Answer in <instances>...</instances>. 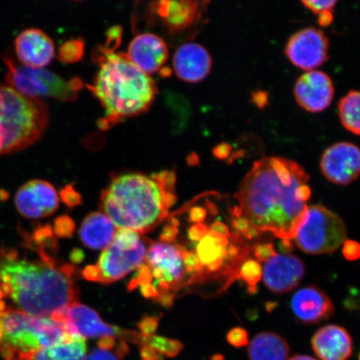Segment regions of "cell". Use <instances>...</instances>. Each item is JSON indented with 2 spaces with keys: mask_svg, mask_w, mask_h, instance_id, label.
<instances>
[{
  "mask_svg": "<svg viewBox=\"0 0 360 360\" xmlns=\"http://www.w3.org/2000/svg\"><path fill=\"white\" fill-rule=\"evenodd\" d=\"M309 176L295 161L281 157L256 161L235 198L238 209L259 233L292 240L302 224L311 196Z\"/></svg>",
  "mask_w": 360,
  "mask_h": 360,
  "instance_id": "6da1fadb",
  "label": "cell"
},
{
  "mask_svg": "<svg viewBox=\"0 0 360 360\" xmlns=\"http://www.w3.org/2000/svg\"><path fill=\"white\" fill-rule=\"evenodd\" d=\"M38 252V258L22 256L11 248L0 247V292L10 297L16 309L34 316L51 317L53 312L77 302L74 265L56 259L57 245H45L24 235Z\"/></svg>",
  "mask_w": 360,
  "mask_h": 360,
  "instance_id": "7a4b0ae2",
  "label": "cell"
},
{
  "mask_svg": "<svg viewBox=\"0 0 360 360\" xmlns=\"http://www.w3.org/2000/svg\"><path fill=\"white\" fill-rule=\"evenodd\" d=\"M174 171L152 174L115 175L101 196V207L120 229L150 232L167 219L177 200Z\"/></svg>",
  "mask_w": 360,
  "mask_h": 360,
  "instance_id": "3957f363",
  "label": "cell"
},
{
  "mask_svg": "<svg viewBox=\"0 0 360 360\" xmlns=\"http://www.w3.org/2000/svg\"><path fill=\"white\" fill-rule=\"evenodd\" d=\"M92 60L98 70L87 87L105 110L98 127L109 129L150 109L157 96V85L133 64L127 53H115L101 44L94 48Z\"/></svg>",
  "mask_w": 360,
  "mask_h": 360,
  "instance_id": "277c9868",
  "label": "cell"
},
{
  "mask_svg": "<svg viewBox=\"0 0 360 360\" xmlns=\"http://www.w3.org/2000/svg\"><path fill=\"white\" fill-rule=\"evenodd\" d=\"M210 0H134L131 29L151 33L176 47L197 37L207 25Z\"/></svg>",
  "mask_w": 360,
  "mask_h": 360,
  "instance_id": "5b68a950",
  "label": "cell"
},
{
  "mask_svg": "<svg viewBox=\"0 0 360 360\" xmlns=\"http://www.w3.org/2000/svg\"><path fill=\"white\" fill-rule=\"evenodd\" d=\"M49 123V110L44 101L22 96L8 84H0V155L33 146Z\"/></svg>",
  "mask_w": 360,
  "mask_h": 360,
  "instance_id": "8992f818",
  "label": "cell"
},
{
  "mask_svg": "<svg viewBox=\"0 0 360 360\" xmlns=\"http://www.w3.org/2000/svg\"><path fill=\"white\" fill-rule=\"evenodd\" d=\"M186 250L176 243L154 242L148 246L145 263L129 285L164 306L173 304L180 290L188 287L184 255Z\"/></svg>",
  "mask_w": 360,
  "mask_h": 360,
  "instance_id": "52a82bcc",
  "label": "cell"
},
{
  "mask_svg": "<svg viewBox=\"0 0 360 360\" xmlns=\"http://www.w3.org/2000/svg\"><path fill=\"white\" fill-rule=\"evenodd\" d=\"M75 336L51 317L34 316L13 307L0 312V355L6 360L65 343Z\"/></svg>",
  "mask_w": 360,
  "mask_h": 360,
  "instance_id": "ba28073f",
  "label": "cell"
},
{
  "mask_svg": "<svg viewBox=\"0 0 360 360\" xmlns=\"http://www.w3.org/2000/svg\"><path fill=\"white\" fill-rule=\"evenodd\" d=\"M150 243L132 229H120L103 250L98 263L83 270V276L105 285L118 281L141 267Z\"/></svg>",
  "mask_w": 360,
  "mask_h": 360,
  "instance_id": "9c48e42d",
  "label": "cell"
},
{
  "mask_svg": "<svg viewBox=\"0 0 360 360\" xmlns=\"http://www.w3.org/2000/svg\"><path fill=\"white\" fill-rule=\"evenodd\" d=\"M4 60L8 67V84L22 96L73 102L77 100L78 94L84 87L83 80L79 78L66 80L53 72L18 64L8 55L4 57Z\"/></svg>",
  "mask_w": 360,
  "mask_h": 360,
  "instance_id": "30bf717a",
  "label": "cell"
},
{
  "mask_svg": "<svg viewBox=\"0 0 360 360\" xmlns=\"http://www.w3.org/2000/svg\"><path fill=\"white\" fill-rule=\"evenodd\" d=\"M347 236L340 216L322 205L308 207L295 236L296 245L310 255L331 254L344 245Z\"/></svg>",
  "mask_w": 360,
  "mask_h": 360,
  "instance_id": "8fae6325",
  "label": "cell"
},
{
  "mask_svg": "<svg viewBox=\"0 0 360 360\" xmlns=\"http://www.w3.org/2000/svg\"><path fill=\"white\" fill-rule=\"evenodd\" d=\"M53 321L64 323L71 335L90 338L114 337L137 345H146L147 337L136 332L124 330L103 321L96 310L78 302L71 303L56 310L51 316Z\"/></svg>",
  "mask_w": 360,
  "mask_h": 360,
  "instance_id": "7c38bea8",
  "label": "cell"
},
{
  "mask_svg": "<svg viewBox=\"0 0 360 360\" xmlns=\"http://www.w3.org/2000/svg\"><path fill=\"white\" fill-rule=\"evenodd\" d=\"M328 39L323 31L309 27L291 36L285 55L299 69L313 71L328 60Z\"/></svg>",
  "mask_w": 360,
  "mask_h": 360,
  "instance_id": "4fadbf2b",
  "label": "cell"
},
{
  "mask_svg": "<svg viewBox=\"0 0 360 360\" xmlns=\"http://www.w3.org/2000/svg\"><path fill=\"white\" fill-rule=\"evenodd\" d=\"M321 167L330 181L346 186L360 174V150L351 143H335L323 153Z\"/></svg>",
  "mask_w": 360,
  "mask_h": 360,
  "instance_id": "5bb4252c",
  "label": "cell"
},
{
  "mask_svg": "<svg viewBox=\"0 0 360 360\" xmlns=\"http://www.w3.org/2000/svg\"><path fill=\"white\" fill-rule=\"evenodd\" d=\"M15 205L24 217L42 219L56 212L58 207V197L51 183L44 180H31L18 191Z\"/></svg>",
  "mask_w": 360,
  "mask_h": 360,
  "instance_id": "9a60e30c",
  "label": "cell"
},
{
  "mask_svg": "<svg viewBox=\"0 0 360 360\" xmlns=\"http://www.w3.org/2000/svg\"><path fill=\"white\" fill-rule=\"evenodd\" d=\"M335 88L328 75L309 71L300 76L295 86V98L306 111L319 112L327 109L334 98Z\"/></svg>",
  "mask_w": 360,
  "mask_h": 360,
  "instance_id": "2e32d148",
  "label": "cell"
},
{
  "mask_svg": "<svg viewBox=\"0 0 360 360\" xmlns=\"http://www.w3.org/2000/svg\"><path fill=\"white\" fill-rule=\"evenodd\" d=\"M15 49L21 65L34 69H43L51 65L56 57V45L43 30L27 29L17 36Z\"/></svg>",
  "mask_w": 360,
  "mask_h": 360,
  "instance_id": "e0dca14e",
  "label": "cell"
},
{
  "mask_svg": "<svg viewBox=\"0 0 360 360\" xmlns=\"http://www.w3.org/2000/svg\"><path fill=\"white\" fill-rule=\"evenodd\" d=\"M304 276V265L292 255H276L265 263L263 278L268 289L276 294H285L297 286Z\"/></svg>",
  "mask_w": 360,
  "mask_h": 360,
  "instance_id": "ac0fdd59",
  "label": "cell"
},
{
  "mask_svg": "<svg viewBox=\"0 0 360 360\" xmlns=\"http://www.w3.org/2000/svg\"><path fill=\"white\" fill-rule=\"evenodd\" d=\"M127 56L143 73L155 74L168 60V44L155 34H139L129 44Z\"/></svg>",
  "mask_w": 360,
  "mask_h": 360,
  "instance_id": "d6986e66",
  "label": "cell"
},
{
  "mask_svg": "<svg viewBox=\"0 0 360 360\" xmlns=\"http://www.w3.org/2000/svg\"><path fill=\"white\" fill-rule=\"evenodd\" d=\"M212 58L202 45L186 42L179 45L173 58L175 75L187 83H199L212 69Z\"/></svg>",
  "mask_w": 360,
  "mask_h": 360,
  "instance_id": "ffe728a7",
  "label": "cell"
},
{
  "mask_svg": "<svg viewBox=\"0 0 360 360\" xmlns=\"http://www.w3.org/2000/svg\"><path fill=\"white\" fill-rule=\"evenodd\" d=\"M290 307L295 318L306 325H313L331 318L334 305L325 291L316 286L302 288L292 297Z\"/></svg>",
  "mask_w": 360,
  "mask_h": 360,
  "instance_id": "44dd1931",
  "label": "cell"
},
{
  "mask_svg": "<svg viewBox=\"0 0 360 360\" xmlns=\"http://www.w3.org/2000/svg\"><path fill=\"white\" fill-rule=\"evenodd\" d=\"M311 345L321 360H348L353 352V341L345 328L328 325L315 332Z\"/></svg>",
  "mask_w": 360,
  "mask_h": 360,
  "instance_id": "7402d4cb",
  "label": "cell"
},
{
  "mask_svg": "<svg viewBox=\"0 0 360 360\" xmlns=\"http://www.w3.org/2000/svg\"><path fill=\"white\" fill-rule=\"evenodd\" d=\"M116 232L115 225L105 213H90L79 229V237L84 246L94 250H105Z\"/></svg>",
  "mask_w": 360,
  "mask_h": 360,
  "instance_id": "603a6c76",
  "label": "cell"
},
{
  "mask_svg": "<svg viewBox=\"0 0 360 360\" xmlns=\"http://www.w3.org/2000/svg\"><path fill=\"white\" fill-rule=\"evenodd\" d=\"M290 354L289 344L274 332H261L249 343L250 360H288Z\"/></svg>",
  "mask_w": 360,
  "mask_h": 360,
  "instance_id": "cb8c5ba5",
  "label": "cell"
},
{
  "mask_svg": "<svg viewBox=\"0 0 360 360\" xmlns=\"http://www.w3.org/2000/svg\"><path fill=\"white\" fill-rule=\"evenodd\" d=\"M86 340L80 336L34 352L17 355L11 360H84L87 355Z\"/></svg>",
  "mask_w": 360,
  "mask_h": 360,
  "instance_id": "d4e9b609",
  "label": "cell"
},
{
  "mask_svg": "<svg viewBox=\"0 0 360 360\" xmlns=\"http://www.w3.org/2000/svg\"><path fill=\"white\" fill-rule=\"evenodd\" d=\"M342 125L349 132L360 135V91H350L339 103Z\"/></svg>",
  "mask_w": 360,
  "mask_h": 360,
  "instance_id": "484cf974",
  "label": "cell"
},
{
  "mask_svg": "<svg viewBox=\"0 0 360 360\" xmlns=\"http://www.w3.org/2000/svg\"><path fill=\"white\" fill-rule=\"evenodd\" d=\"M263 276L262 267L255 259H247L238 270V280L244 281L250 294L257 291L258 283Z\"/></svg>",
  "mask_w": 360,
  "mask_h": 360,
  "instance_id": "4316f807",
  "label": "cell"
},
{
  "mask_svg": "<svg viewBox=\"0 0 360 360\" xmlns=\"http://www.w3.org/2000/svg\"><path fill=\"white\" fill-rule=\"evenodd\" d=\"M301 2L318 16L319 25L326 27L332 24L338 0H301Z\"/></svg>",
  "mask_w": 360,
  "mask_h": 360,
  "instance_id": "83f0119b",
  "label": "cell"
},
{
  "mask_svg": "<svg viewBox=\"0 0 360 360\" xmlns=\"http://www.w3.org/2000/svg\"><path fill=\"white\" fill-rule=\"evenodd\" d=\"M85 51V42L82 38L67 40L58 49V58L63 64H75L82 60Z\"/></svg>",
  "mask_w": 360,
  "mask_h": 360,
  "instance_id": "f1b7e54d",
  "label": "cell"
},
{
  "mask_svg": "<svg viewBox=\"0 0 360 360\" xmlns=\"http://www.w3.org/2000/svg\"><path fill=\"white\" fill-rule=\"evenodd\" d=\"M129 351L127 342L120 340L114 348L108 349L97 346V348L90 351L84 360H123Z\"/></svg>",
  "mask_w": 360,
  "mask_h": 360,
  "instance_id": "f546056e",
  "label": "cell"
},
{
  "mask_svg": "<svg viewBox=\"0 0 360 360\" xmlns=\"http://www.w3.org/2000/svg\"><path fill=\"white\" fill-rule=\"evenodd\" d=\"M146 345L155 350L158 354H164L168 357L176 356L183 348L181 343L177 340L157 335L148 337Z\"/></svg>",
  "mask_w": 360,
  "mask_h": 360,
  "instance_id": "4dcf8cb0",
  "label": "cell"
},
{
  "mask_svg": "<svg viewBox=\"0 0 360 360\" xmlns=\"http://www.w3.org/2000/svg\"><path fill=\"white\" fill-rule=\"evenodd\" d=\"M53 231L58 236L69 238L75 231L74 220L67 215L60 216L56 219Z\"/></svg>",
  "mask_w": 360,
  "mask_h": 360,
  "instance_id": "1f68e13d",
  "label": "cell"
},
{
  "mask_svg": "<svg viewBox=\"0 0 360 360\" xmlns=\"http://www.w3.org/2000/svg\"><path fill=\"white\" fill-rule=\"evenodd\" d=\"M227 341L233 347L242 348L249 345V335L244 328L236 327L229 330L227 334Z\"/></svg>",
  "mask_w": 360,
  "mask_h": 360,
  "instance_id": "d6a6232c",
  "label": "cell"
},
{
  "mask_svg": "<svg viewBox=\"0 0 360 360\" xmlns=\"http://www.w3.org/2000/svg\"><path fill=\"white\" fill-rule=\"evenodd\" d=\"M253 254L255 260H257L259 263L267 262L273 256L277 255L272 243H264V244L254 246Z\"/></svg>",
  "mask_w": 360,
  "mask_h": 360,
  "instance_id": "836d02e7",
  "label": "cell"
},
{
  "mask_svg": "<svg viewBox=\"0 0 360 360\" xmlns=\"http://www.w3.org/2000/svg\"><path fill=\"white\" fill-rule=\"evenodd\" d=\"M123 29L120 26L112 27L107 32V41L103 46L110 51H115L122 40Z\"/></svg>",
  "mask_w": 360,
  "mask_h": 360,
  "instance_id": "e575fe53",
  "label": "cell"
},
{
  "mask_svg": "<svg viewBox=\"0 0 360 360\" xmlns=\"http://www.w3.org/2000/svg\"><path fill=\"white\" fill-rule=\"evenodd\" d=\"M60 196L63 201L65 204L73 208V207L79 205L81 204V195L79 193L75 190V188L72 186H68L60 192Z\"/></svg>",
  "mask_w": 360,
  "mask_h": 360,
  "instance_id": "d590c367",
  "label": "cell"
},
{
  "mask_svg": "<svg viewBox=\"0 0 360 360\" xmlns=\"http://www.w3.org/2000/svg\"><path fill=\"white\" fill-rule=\"evenodd\" d=\"M159 319L155 316H148L143 319L139 325L141 334L148 338L153 335L156 330L158 325H159Z\"/></svg>",
  "mask_w": 360,
  "mask_h": 360,
  "instance_id": "8d00e7d4",
  "label": "cell"
},
{
  "mask_svg": "<svg viewBox=\"0 0 360 360\" xmlns=\"http://www.w3.org/2000/svg\"><path fill=\"white\" fill-rule=\"evenodd\" d=\"M343 254L348 260L353 261L360 259V244L354 240H345Z\"/></svg>",
  "mask_w": 360,
  "mask_h": 360,
  "instance_id": "74e56055",
  "label": "cell"
},
{
  "mask_svg": "<svg viewBox=\"0 0 360 360\" xmlns=\"http://www.w3.org/2000/svg\"><path fill=\"white\" fill-rule=\"evenodd\" d=\"M232 148L228 143H223L218 146L214 150V155L219 160H226L231 154Z\"/></svg>",
  "mask_w": 360,
  "mask_h": 360,
  "instance_id": "f35d334b",
  "label": "cell"
},
{
  "mask_svg": "<svg viewBox=\"0 0 360 360\" xmlns=\"http://www.w3.org/2000/svg\"><path fill=\"white\" fill-rule=\"evenodd\" d=\"M141 355L142 360H160L159 354L150 346L145 345L141 346Z\"/></svg>",
  "mask_w": 360,
  "mask_h": 360,
  "instance_id": "ab89813d",
  "label": "cell"
},
{
  "mask_svg": "<svg viewBox=\"0 0 360 360\" xmlns=\"http://www.w3.org/2000/svg\"><path fill=\"white\" fill-rule=\"evenodd\" d=\"M281 249L285 253H289L295 249V245L291 240H282L281 244Z\"/></svg>",
  "mask_w": 360,
  "mask_h": 360,
  "instance_id": "60d3db41",
  "label": "cell"
},
{
  "mask_svg": "<svg viewBox=\"0 0 360 360\" xmlns=\"http://www.w3.org/2000/svg\"><path fill=\"white\" fill-rule=\"evenodd\" d=\"M84 254L83 252L80 250L75 249L73 252V254L71 255V259L74 261V262L79 263L81 261L84 259Z\"/></svg>",
  "mask_w": 360,
  "mask_h": 360,
  "instance_id": "b9f144b4",
  "label": "cell"
},
{
  "mask_svg": "<svg viewBox=\"0 0 360 360\" xmlns=\"http://www.w3.org/2000/svg\"><path fill=\"white\" fill-rule=\"evenodd\" d=\"M289 360H317L316 359L308 356V355H295Z\"/></svg>",
  "mask_w": 360,
  "mask_h": 360,
  "instance_id": "7bdbcfd3",
  "label": "cell"
},
{
  "mask_svg": "<svg viewBox=\"0 0 360 360\" xmlns=\"http://www.w3.org/2000/svg\"><path fill=\"white\" fill-rule=\"evenodd\" d=\"M214 360H224L221 355H216V356L214 357Z\"/></svg>",
  "mask_w": 360,
  "mask_h": 360,
  "instance_id": "ee69618b",
  "label": "cell"
},
{
  "mask_svg": "<svg viewBox=\"0 0 360 360\" xmlns=\"http://www.w3.org/2000/svg\"><path fill=\"white\" fill-rule=\"evenodd\" d=\"M76 1H81V0H76Z\"/></svg>",
  "mask_w": 360,
  "mask_h": 360,
  "instance_id": "f6af8a7d",
  "label": "cell"
},
{
  "mask_svg": "<svg viewBox=\"0 0 360 360\" xmlns=\"http://www.w3.org/2000/svg\"><path fill=\"white\" fill-rule=\"evenodd\" d=\"M359 360H360V353H359Z\"/></svg>",
  "mask_w": 360,
  "mask_h": 360,
  "instance_id": "bcb514c9",
  "label": "cell"
}]
</instances>
